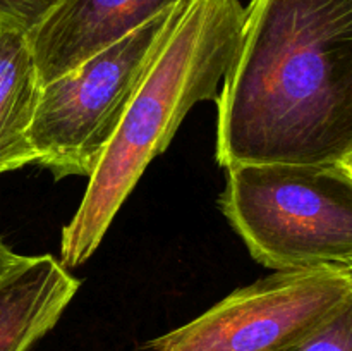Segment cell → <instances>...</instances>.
<instances>
[{
  "label": "cell",
  "instance_id": "1",
  "mask_svg": "<svg viewBox=\"0 0 352 351\" xmlns=\"http://www.w3.org/2000/svg\"><path fill=\"white\" fill-rule=\"evenodd\" d=\"M217 103L222 167L344 162L352 151V0H251Z\"/></svg>",
  "mask_w": 352,
  "mask_h": 351
},
{
  "label": "cell",
  "instance_id": "2",
  "mask_svg": "<svg viewBox=\"0 0 352 351\" xmlns=\"http://www.w3.org/2000/svg\"><path fill=\"white\" fill-rule=\"evenodd\" d=\"M244 21L239 0H184L174 7L153 61L88 178L79 209L62 229L65 267L85 264L95 253L144 169L167 150L189 110L219 100Z\"/></svg>",
  "mask_w": 352,
  "mask_h": 351
},
{
  "label": "cell",
  "instance_id": "3",
  "mask_svg": "<svg viewBox=\"0 0 352 351\" xmlns=\"http://www.w3.org/2000/svg\"><path fill=\"white\" fill-rule=\"evenodd\" d=\"M219 203L265 267L352 265V174L342 162L232 165Z\"/></svg>",
  "mask_w": 352,
  "mask_h": 351
},
{
  "label": "cell",
  "instance_id": "4",
  "mask_svg": "<svg viewBox=\"0 0 352 351\" xmlns=\"http://www.w3.org/2000/svg\"><path fill=\"white\" fill-rule=\"evenodd\" d=\"M172 10L41 85L30 131L34 164L55 179L93 174L157 54Z\"/></svg>",
  "mask_w": 352,
  "mask_h": 351
},
{
  "label": "cell",
  "instance_id": "5",
  "mask_svg": "<svg viewBox=\"0 0 352 351\" xmlns=\"http://www.w3.org/2000/svg\"><path fill=\"white\" fill-rule=\"evenodd\" d=\"M352 292V265L277 270L226 296L150 351H284Z\"/></svg>",
  "mask_w": 352,
  "mask_h": 351
},
{
  "label": "cell",
  "instance_id": "6",
  "mask_svg": "<svg viewBox=\"0 0 352 351\" xmlns=\"http://www.w3.org/2000/svg\"><path fill=\"white\" fill-rule=\"evenodd\" d=\"M184 0H60L30 36L41 85Z\"/></svg>",
  "mask_w": 352,
  "mask_h": 351
},
{
  "label": "cell",
  "instance_id": "7",
  "mask_svg": "<svg viewBox=\"0 0 352 351\" xmlns=\"http://www.w3.org/2000/svg\"><path fill=\"white\" fill-rule=\"evenodd\" d=\"M79 281L52 255L23 257L0 281V351H28L50 332Z\"/></svg>",
  "mask_w": 352,
  "mask_h": 351
},
{
  "label": "cell",
  "instance_id": "8",
  "mask_svg": "<svg viewBox=\"0 0 352 351\" xmlns=\"http://www.w3.org/2000/svg\"><path fill=\"white\" fill-rule=\"evenodd\" d=\"M40 93L30 36L0 26V176L34 164L30 131Z\"/></svg>",
  "mask_w": 352,
  "mask_h": 351
},
{
  "label": "cell",
  "instance_id": "9",
  "mask_svg": "<svg viewBox=\"0 0 352 351\" xmlns=\"http://www.w3.org/2000/svg\"><path fill=\"white\" fill-rule=\"evenodd\" d=\"M284 351H352V292L315 329Z\"/></svg>",
  "mask_w": 352,
  "mask_h": 351
},
{
  "label": "cell",
  "instance_id": "10",
  "mask_svg": "<svg viewBox=\"0 0 352 351\" xmlns=\"http://www.w3.org/2000/svg\"><path fill=\"white\" fill-rule=\"evenodd\" d=\"M60 0H0V26L31 34Z\"/></svg>",
  "mask_w": 352,
  "mask_h": 351
},
{
  "label": "cell",
  "instance_id": "11",
  "mask_svg": "<svg viewBox=\"0 0 352 351\" xmlns=\"http://www.w3.org/2000/svg\"><path fill=\"white\" fill-rule=\"evenodd\" d=\"M23 260V255H17L0 240V281L7 277L9 272H12Z\"/></svg>",
  "mask_w": 352,
  "mask_h": 351
},
{
  "label": "cell",
  "instance_id": "12",
  "mask_svg": "<svg viewBox=\"0 0 352 351\" xmlns=\"http://www.w3.org/2000/svg\"><path fill=\"white\" fill-rule=\"evenodd\" d=\"M342 164H344V167H346L347 171H349L351 174H352V151H351L349 155H347L346 158H344V162H342Z\"/></svg>",
  "mask_w": 352,
  "mask_h": 351
}]
</instances>
